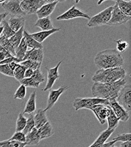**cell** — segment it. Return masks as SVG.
Wrapping results in <instances>:
<instances>
[{"mask_svg":"<svg viewBox=\"0 0 131 147\" xmlns=\"http://www.w3.org/2000/svg\"><path fill=\"white\" fill-rule=\"evenodd\" d=\"M127 82V78L110 83H94L92 87V93L94 97L111 100L116 99L119 92Z\"/></svg>","mask_w":131,"mask_h":147,"instance_id":"cell-1","label":"cell"},{"mask_svg":"<svg viewBox=\"0 0 131 147\" xmlns=\"http://www.w3.org/2000/svg\"><path fill=\"white\" fill-rule=\"evenodd\" d=\"M94 63L99 69L122 67L124 61L116 49H105L99 52L94 57Z\"/></svg>","mask_w":131,"mask_h":147,"instance_id":"cell-2","label":"cell"},{"mask_svg":"<svg viewBox=\"0 0 131 147\" xmlns=\"http://www.w3.org/2000/svg\"><path fill=\"white\" fill-rule=\"evenodd\" d=\"M127 73L122 67L98 70L92 77L94 83H110L124 79Z\"/></svg>","mask_w":131,"mask_h":147,"instance_id":"cell-3","label":"cell"},{"mask_svg":"<svg viewBox=\"0 0 131 147\" xmlns=\"http://www.w3.org/2000/svg\"><path fill=\"white\" fill-rule=\"evenodd\" d=\"M98 104L108 105L109 102L107 100L96 97L76 98L73 102V107L76 111L82 109L91 110L94 105Z\"/></svg>","mask_w":131,"mask_h":147,"instance_id":"cell-4","label":"cell"},{"mask_svg":"<svg viewBox=\"0 0 131 147\" xmlns=\"http://www.w3.org/2000/svg\"><path fill=\"white\" fill-rule=\"evenodd\" d=\"M131 86L130 75L127 78V82L119 92L116 101L127 112L131 109Z\"/></svg>","mask_w":131,"mask_h":147,"instance_id":"cell-5","label":"cell"},{"mask_svg":"<svg viewBox=\"0 0 131 147\" xmlns=\"http://www.w3.org/2000/svg\"><path fill=\"white\" fill-rule=\"evenodd\" d=\"M113 6H109L97 14L91 17L87 26L89 27H96L107 24L111 18Z\"/></svg>","mask_w":131,"mask_h":147,"instance_id":"cell-6","label":"cell"},{"mask_svg":"<svg viewBox=\"0 0 131 147\" xmlns=\"http://www.w3.org/2000/svg\"><path fill=\"white\" fill-rule=\"evenodd\" d=\"M20 2L21 1L18 0L5 1V2L2 4V7L7 14H10L13 17H24L26 14L23 11L20 7Z\"/></svg>","mask_w":131,"mask_h":147,"instance_id":"cell-7","label":"cell"},{"mask_svg":"<svg viewBox=\"0 0 131 147\" xmlns=\"http://www.w3.org/2000/svg\"><path fill=\"white\" fill-rule=\"evenodd\" d=\"M45 3L46 2L44 0H23L21 1L20 5L21 10L26 15H31L36 13Z\"/></svg>","mask_w":131,"mask_h":147,"instance_id":"cell-8","label":"cell"},{"mask_svg":"<svg viewBox=\"0 0 131 147\" xmlns=\"http://www.w3.org/2000/svg\"><path fill=\"white\" fill-rule=\"evenodd\" d=\"M83 18L90 19V16L77 8L75 5L73 6L66 12L56 17L57 20H69L73 19Z\"/></svg>","mask_w":131,"mask_h":147,"instance_id":"cell-9","label":"cell"},{"mask_svg":"<svg viewBox=\"0 0 131 147\" xmlns=\"http://www.w3.org/2000/svg\"><path fill=\"white\" fill-rule=\"evenodd\" d=\"M131 17L124 14L118 7L116 3L113 6L112 16L107 24L110 26H116L126 23L131 19Z\"/></svg>","mask_w":131,"mask_h":147,"instance_id":"cell-10","label":"cell"},{"mask_svg":"<svg viewBox=\"0 0 131 147\" xmlns=\"http://www.w3.org/2000/svg\"><path fill=\"white\" fill-rule=\"evenodd\" d=\"M70 88V87L64 85L60 86L57 90H50L48 97L47 105L46 108L44 109L45 111H46L47 110L52 109L58 101L60 96Z\"/></svg>","mask_w":131,"mask_h":147,"instance_id":"cell-11","label":"cell"},{"mask_svg":"<svg viewBox=\"0 0 131 147\" xmlns=\"http://www.w3.org/2000/svg\"><path fill=\"white\" fill-rule=\"evenodd\" d=\"M108 102V106L110 107L114 113L119 121H122L123 122H127L129 119V113L127 112L121 105H120L118 103V102L116 101V99L109 100Z\"/></svg>","mask_w":131,"mask_h":147,"instance_id":"cell-12","label":"cell"},{"mask_svg":"<svg viewBox=\"0 0 131 147\" xmlns=\"http://www.w3.org/2000/svg\"><path fill=\"white\" fill-rule=\"evenodd\" d=\"M62 62H63L62 60L59 62L54 67H53L51 69H49L46 67V70L48 71V79H47L46 86L45 88L43 89V91H46L48 90H50L53 87L56 80L59 79L60 76L59 74L58 70Z\"/></svg>","mask_w":131,"mask_h":147,"instance_id":"cell-13","label":"cell"},{"mask_svg":"<svg viewBox=\"0 0 131 147\" xmlns=\"http://www.w3.org/2000/svg\"><path fill=\"white\" fill-rule=\"evenodd\" d=\"M91 110L93 111L99 123L101 125H103L109 115L110 108L106 105L98 104L94 105Z\"/></svg>","mask_w":131,"mask_h":147,"instance_id":"cell-14","label":"cell"},{"mask_svg":"<svg viewBox=\"0 0 131 147\" xmlns=\"http://www.w3.org/2000/svg\"><path fill=\"white\" fill-rule=\"evenodd\" d=\"M59 2V1H54L50 3H47L42 5L36 13L38 18L49 17L54 11L56 5Z\"/></svg>","mask_w":131,"mask_h":147,"instance_id":"cell-15","label":"cell"},{"mask_svg":"<svg viewBox=\"0 0 131 147\" xmlns=\"http://www.w3.org/2000/svg\"><path fill=\"white\" fill-rule=\"evenodd\" d=\"M44 57L43 49H32L27 51L22 61L26 60H31L36 62L42 63Z\"/></svg>","mask_w":131,"mask_h":147,"instance_id":"cell-16","label":"cell"},{"mask_svg":"<svg viewBox=\"0 0 131 147\" xmlns=\"http://www.w3.org/2000/svg\"><path fill=\"white\" fill-rule=\"evenodd\" d=\"M36 92L33 91L31 93L28 99L26 102V104L24 110L22 111L23 114H33L36 110Z\"/></svg>","mask_w":131,"mask_h":147,"instance_id":"cell-17","label":"cell"},{"mask_svg":"<svg viewBox=\"0 0 131 147\" xmlns=\"http://www.w3.org/2000/svg\"><path fill=\"white\" fill-rule=\"evenodd\" d=\"M34 119L35 122V128L40 129L42 126L49 122L46 111L44 109L40 108L36 110V112L34 115Z\"/></svg>","mask_w":131,"mask_h":147,"instance_id":"cell-18","label":"cell"},{"mask_svg":"<svg viewBox=\"0 0 131 147\" xmlns=\"http://www.w3.org/2000/svg\"><path fill=\"white\" fill-rule=\"evenodd\" d=\"M41 141L40 136L36 128H34L32 130L26 135V142L27 146H36Z\"/></svg>","mask_w":131,"mask_h":147,"instance_id":"cell-19","label":"cell"},{"mask_svg":"<svg viewBox=\"0 0 131 147\" xmlns=\"http://www.w3.org/2000/svg\"><path fill=\"white\" fill-rule=\"evenodd\" d=\"M61 30L60 28H54V29L49 31H40L38 32H35L33 34H30L38 42L42 44L48 37L51 36L53 34L56 33V32L59 31Z\"/></svg>","mask_w":131,"mask_h":147,"instance_id":"cell-20","label":"cell"},{"mask_svg":"<svg viewBox=\"0 0 131 147\" xmlns=\"http://www.w3.org/2000/svg\"><path fill=\"white\" fill-rule=\"evenodd\" d=\"M115 129H107L102 131L93 143L89 147H100L105 143L106 140L110 137Z\"/></svg>","mask_w":131,"mask_h":147,"instance_id":"cell-21","label":"cell"},{"mask_svg":"<svg viewBox=\"0 0 131 147\" xmlns=\"http://www.w3.org/2000/svg\"><path fill=\"white\" fill-rule=\"evenodd\" d=\"M26 20V19L23 17H12L7 20V22L11 29L16 32L21 27H24Z\"/></svg>","mask_w":131,"mask_h":147,"instance_id":"cell-22","label":"cell"},{"mask_svg":"<svg viewBox=\"0 0 131 147\" xmlns=\"http://www.w3.org/2000/svg\"><path fill=\"white\" fill-rule=\"evenodd\" d=\"M35 26L41 28L42 31L52 30L55 28L53 26V23L50 17L38 19L35 24Z\"/></svg>","mask_w":131,"mask_h":147,"instance_id":"cell-23","label":"cell"},{"mask_svg":"<svg viewBox=\"0 0 131 147\" xmlns=\"http://www.w3.org/2000/svg\"><path fill=\"white\" fill-rule=\"evenodd\" d=\"M23 38H24L28 47L32 49H43L42 44L38 42L34 38L32 37L31 34L28 33L26 28H24L23 31Z\"/></svg>","mask_w":131,"mask_h":147,"instance_id":"cell-24","label":"cell"},{"mask_svg":"<svg viewBox=\"0 0 131 147\" xmlns=\"http://www.w3.org/2000/svg\"><path fill=\"white\" fill-rule=\"evenodd\" d=\"M38 129L41 140L51 137L54 133L53 127L49 122Z\"/></svg>","mask_w":131,"mask_h":147,"instance_id":"cell-25","label":"cell"},{"mask_svg":"<svg viewBox=\"0 0 131 147\" xmlns=\"http://www.w3.org/2000/svg\"><path fill=\"white\" fill-rule=\"evenodd\" d=\"M0 45L9 54L14 57H15V49L10 42L9 38L3 35L1 36L0 37Z\"/></svg>","mask_w":131,"mask_h":147,"instance_id":"cell-26","label":"cell"},{"mask_svg":"<svg viewBox=\"0 0 131 147\" xmlns=\"http://www.w3.org/2000/svg\"><path fill=\"white\" fill-rule=\"evenodd\" d=\"M28 47L27 45V44L25 41V40L24 38L21 40L20 44L18 47L15 49V58L18 59L20 62H22L23 58L24 57V55H26V52L28 51L27 49Z\"/></svg>","mask_w":131,"mask_h":147,"instance_id":"cell-27","label":"cell"},{"mask_svg":"<svg viewBox=\"0 0 131 147\" xmlns=\"http://www.w3.org/2000/svg\"><path fill=\"white\" fill-rule=\"evenodd\" d=\"M119 9L126 15L131 16V1H126L124 0H119L116 1Z\"/></svg>","mask_w":131,"mask_h":147,"instance_id":"cell-28","label":"cell"},{"mask_svg":"<svg viewBox=\"0 0 131 147\" xmlns=\"http://www.w3.org/2000/svg\"><path fill=\"white\" fill-rule=\"evenodd\" d=\"M24 28V27H21L18 31L16 32L13 36L9 38L10 42L12 44L15 49L18 47L21 40L23 38V31Z\"/></svg>","mask_w":131,"mask_h":147,"instance_id":"cell-29","label":"cell"},{"mask_svg":"<svg viewBox=\"0 0 131 147\" xmlns=\"http://www.w3.org/2000/svg\"><path fill=\"white\" fill-rule=\"evenodd\" d=\"M107 122H108V128L109 129H115L118 127V125L119 124V120L118 119L114 113L112 109L110 108V114L108 116L107 118Z\"/></svg>","mask_w":131,"mask_h":147,"instance_id":"cell-30","label":"cell"},{"mask_svg":"<svg viewBox=\"0 0 131 147\" xmlns=\"http://www.w3.org/2000/svg\"><path fill=\"white\" fill-rule=\"evenodd\" d=\"M27 118L24 116L22 112H20L18 116L16 122L15 132H22L25 128Z\"/></svg>","mask_w":131,"mask_h":147,"instance_id":"cell-31","label":"cell"},{"mask_svg":"<svg viewBox=\"0 0 131 147\" xmlns=\"http://www.w3.org/2000/svg\"><path fill=\"white\" fill-rule=\"evenodd\" d=\"M19 64L23 66L24 67H26V69H31L35 71L41 68L42 63L36 62L31 60H26L21 62L20 63H19Z\"/></svg>","mask_w":131,"mask_h":147,"instance_id":"cell-32","label":"cell"},{"mask_svg":"<svg viewBox=\"0 0 131 147\" xmlns=\"http://www.w3.org/2000/svg\"><path fill=\"white\" fill-rule=\"evenodd\" d=\"M1 26L3 28V30H2L3 35L5 36L6 37L10 38L11 37L13 36L14 35V34L15 33L9 25L7 20H6V19L3 20L2 22Z\"/></svg>","mask_w":131,"mask_h":147,"instance_id":"cell-33","label":"cell"},{"mask_svg":"<svg viewBox=\"0 0 131 147\" xmlns=\"http://www.w3.org/2000/svg\"><path fill=\"white\" fill-rule=\"evenodd\" d=\"M26 146L25 143H20L9 139L0 142V147H25Z\"/></svg>","mask_w":131,"mask_h":147,"instance_id":"cell-34","label":"cell"},{"mask_svg":"<svg viewBox=\"0 0 131 147\" xmlns=\"http://www.w3.org/2000/svg\"><path fill=\"white\" fill-rule=\"evenodd\" d=\"M26 70V67L19 63L17 67L13 71L14 78H15L17 80L20 82L24 78V73Z\"/></svg>","mask_w":131,"mask_h":147,"instance_id":"cell-35","label":"cell"},{"mask_svg":"<svg viewBox=\"0 0 131 147\" xmlns=\"http://www.w3.org/2000/svg\"><path fill=\"white\" fill-rule=\"evenodd\" d=\"M35 127V122L34 119V115L33 114H31L29 115L27 120V123H26V127L22 132L26 135L29 132H30L32 130V129Z\"/></svg>","mask_w":131,"mask_h":147,"instance_id":"cell-36","label":"cell"},{"mask_svg":"<svg viewBox=\"0 0 131 147\" xmlns=\"http://www.w3.org/2000/svg\"><path fill=\"white\" fill-rule=\"evenodd\" d=\"M21 85H23L26 87L31 88H38L40 86V83L36 82L32 78H24L20 82Z\"/></svg>","mask_w":131,"mask_h":147,"instance_id":"cell-37","label":"cell"},{"mask_svg":"<svg viewBox=\"0 0 131 147\" xmlns=\"http://www.w3.org/2000/svg\"><path fill=\"white\" fill-rule=\"evenodd\" d=\"M26 87L23 85L20 84L14 94V98L15 100H23L26 96Z\"/></svg>","mask_w":131,"mask_h":147,"instance_id":"cell-38","label":"cell"},{"mask_svg":"<svg viewBox=\"0 0 131 147\" xmlns=\"http://www.w3.org/2000/svg\"><path fill=\"white\" fill-rule=\"evenodd\" d=\"M116 42V50L120 54L124 53L129 47V44L127 42L123 41L122 39L118 40H115Z\"/></svg>","mask_w":131,"mask_h":147,"instance_id":"cell-39","label":"cell"},{"mask_svg":"<svg viewBox=\"0 0 131 147\" xmlns=\"http://www.w3.org/2000/svg\"><path fill=\"white\" fill-rule=\"evenodd\" d=\"M36 82L41 84L45 82V77L44 75L42 73L40 69H37L34 71V74L31 77Z\"/></svg>","mask_w":131,"mask_h":147,"instance_id":"cell-40","label":"cell"},{"mask_svg":"<svg viewBox=\"0 0 131 147\" xmlns=\"http://www.w3.org/2000/svg\"><path fill=\"white\" fill-rule=\"evenodd\" d=\"M9 140H14L20 143H25L26 135L23 132H15Z\"/></svg>","mask_w":131,"mask_h":147,"instance_id":"cell-41","label":"cell"},{"mask_svg":"<svg viewBox=\"0 0 131 147\" xmlns=\"http://www.w3.org/2000/svg\"><path fill=\"white\" fill-rule=\"evenodd\" d=\"M131 135L130 133H124L118 136L115 137L113 139L114 141L117 142H122L123 143L127 142H131Z\"/></svg>","mask_w":131,"mask_h":147,"instance_id":"cell-42","label":"cell"},{"mask_svg":"<svg viewBox=\"0 0 131 147\" xmlns=\"http://www.w3.org/2000/svg\"><path fill=\"white\" fill-rule=\"evenodd\" d=\"M0 73L10 77H14L13 71L10 68L9 64L0 65Z\"/></svg>","mask_w":131,"mask_h":147,"instance_id":"cell-43","label":"cell"},{"mask_svg":"<svg viewBox=\"0 0 131 147\" xmlns=\"http://www.w3.org/2000/svg\"><path fill=\"white\" fill-rule=\"evenodd\" d=\"M13 57L7 52H0V62L3 61L6 58Z\"/></svg>","mask_w":131,"mask_h":147,"instance_id":"cell-44","label":"cell"},{"mask_svg":"<svg viewBox=\"0 0 131 147\" xmlns=\"http://www.w3.org/2000/svg\"><path fill=\"white\" fill-rule=\"evenodd\" d=\"M34 71L31 69H26L24 73V78H31L34 74Z\"/></svg>","mask_w":131,"mask_h":147,"instance_id":"cell-45","label":"cell"},{"mask_svg":"<svg viewBox=\"0 0 131 147\" xmlns=\"http://www.w3.org/2000/svg\"><path fill=\"white\" fill-rule=\"evenodd\" d=\"M18 65H19V63H17V62H15V61H13V62H10V63L9 64V66L10 68L13 71H14V70L17 67V66H18Z\"/></svg>","mask_w":131,"mask_h":147,"instance_id":"cell-46","label":"cell"},{"mask_svg":"<svg viewBox=\"0 0 131 147\" xmlns=\"http://www.w3.org/2000/svg\"><path fill=\"white\" fill-rule=\"evenodd\" d=\"M116 143L115 141H111L109 142L108 143H105V144H103L102 146H101L100 147H112V146H114L115 144V143Z\"/></svg>","mask_w":131,"mask_h":147,"instance_id":"cell-47","label":"cell"},{"mask_svg":"<svg viewBox=\"0 0 131 147\" xmlns=\"http://www.w3.org/2000/svg\"><path fill=\"white\" fill-rule=\"evenodd\" d=\"M7 15H8L7 13H5V12L0 14V27L1 26L2 21L5 19V18L7 17Z\"/></svg>","mask_w":131,"mask_h":147,"instance_id":"cell-48","label":"cell"},{"mask_svg":"<svg viewBox=\"0 0 131 147\" xmlns=\"http://www.w3.org/2000/svg\"><path fill=\"white\" fill-rule=\"evenodd\" d=\"M120 147H131V142H127L122 143Z\"/></svg>","mask_w":131,"mask_h":147,"instance_id":"cell-49","label":"cell"},{"mask_svg":"<svg viewBox=\"0 0 131 147\" xmlns=\"http://www.w3.org/2000/svg\"><path fill=\"white\" fill-rule=\"evenodd\" d=\"M2 30H3V28H2V26L0 27V37L1 36V34H2Z\"/></svg>","mask_w":131,"mask_h":147,"instance_id":"cell-50","label":"cell"},{"mask_svg":"<svg viewBox=\"0 0 131 147\" xmlns=\"http://www.w3.org/2000/svg\"><path fill=\"white\" fill-rule=\"evenodd\" d=\"M5 2V1H0V4L2 5V4L3 3H4Z\"/></svg>","mask_w":131,"mask_h":147,"instance_id":"cell-51","label":"cell"},{"mask_svg":"<svg viewBox=\"0 0 131 147\" xmlns=\"http://www.w3.org/2000/svg\"><path fill=\"white\" fill-rule=\"evenodd\" d=\"M112 147H115V146H114H114H112Z\"/></svg>","mask_w":131,"mask_h":147,"instance_id":"cell-52","label":"cell"}]
</instances>
